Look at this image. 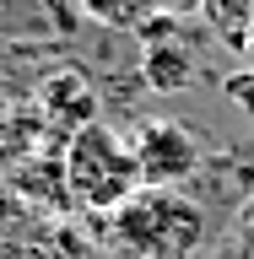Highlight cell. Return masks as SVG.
I'll list each match as a JSON object with an SVG mask.
<instances>
[{
    "mask_svg": "<svg viewBox=\"0 0 254 259\" xmlns=\"http://www.w3.org/2000/svg\"><path fill=\"white\" fill-rule=\"evenodd\" d=\"M227 259H254V254H227Z\"/></svg>",
    "mask_w": 254,
    "mask_h": 259,
    "instance_id": "obj_11",
    "label": "cell"
},
{
    "mask_svg": "<svg viewBox=\"0 0 254 259\" xmlns=\"http://www.w3.org/2000/svg\"><path fill=\"white\" fill-rule=\"evenodd\" d=\"M243 54H254V32H249V44H243Z\"/></svg>",
    "mask_w": 254,
    "mask_h": 259,
    "instance_id": "obj_10",
    "label": "cell"
},
{
    "mask_svg": "<svg viewBox=\"0 0 254 259\" xmlns=\"http://www.w3.org/2000/svg\"><path fill=\"white\" fill-rule=\"evenodd\" d=\"M114 243L130 259H195L206 243V210L178 189H141L114 210Z\"/></svg>",
    "mask_w": 254,
    "mask_h": 259,
    "instance_id": "obj_1",
    "label": "cell"
},
{
    "mask_svg": "<svg viewBox=\"0 0 254 259\" xmlns=\"http://www.w3.org/2000/svg\"><path fill=\"white\" fill-rule=\"evenodd\" d=\"M130 151H135L141 184H152V189H178V184H190L195 167H200L195 135L184 124H173V119H146V124H135Z\"/></svg>",
    "mask_w": 254,
    "mask_h": 259,
    "instance_id": "obj_3",
    "label": "cell"
},
{
    "mask_svg": "<svg viewBox=\"0 0 254 259\" xmlns=\"http://www.w3.org/2000/svg\"><path fill=\"white\" fill-rule=\"evenodd\" d=\"M65 189L70 200L87 210H119L130 194L141 189V167H135V151L114 124L92 119L87 130H76L65 141Z\"/></svg>",
    "mask_w": 254,
    "mask_h": 259,
    "instance_id": "obj_2",
    "label": "cell"
},
{
    "mask_svg": "<svg viewBox=\"0 0 254 259\" xmlns=\"http://www.w3.org/2000/svg\"><path fill=\"white\" fill-rule=\"evenodd\" d=\"M222 92L233 97V108H243L254 119V70H233V76L222 81Z\"/></svg>",
    "mask_w": 254,
    "mask_h": 259,
    "instance_id": "obj_8",
    "label": "cell"
},
{
    "mask_svg": "<svg viewBox=\"0 0 254 259\" xmlns=\"http://www.w3.org/2000/svg\"><path fill=\"white\" fill-rule=\"evenodd\" d=\"M76 11L87 22H97V27H108V32H141L152 6L146 0H76Z\"/></svg>",
    "mask_w": 254,
    "mask_h": 259,
    "instance_id": "obj_7",
    "label": "cell"
},
{
    "mask_svg": "<svg viewBox=\"0 0 254 259\" xmlns=\"http://www.w3.org/2000/svg\"><path fill=\"white\" fill-rule=\"evenodd\" d=\"M146 6H152L157 16H178V22H184V16H200L206 0H146Z\"/></svg>",
    "mask_w": 254,
    "mask_h": 259,
    "instance_id": "obj_9",
    "label": "cell"
},
{
    "mask_svg": "<svg viewBox=\"0 0 254 259\" xmlns=\"http://www.w3.org/2000/svg\"><path fill=\"white\" fill-rule=\"evenodd\" d=\"M141 81L157 97H178L190 92L195 81V54L178 32H162V38H141Z\"/></svg>",
    "mask_w": 254,
    "mask_h": 259,
    "instance_id": "obj_5",
    "label": "cell"
},
{
    "mask_svg": "<svg viewBox=\"0 0 254 259\" xmlns=\"http://www.w3.org/2000/svg\"><path fill=\"white\" fill-rule=\"evenodd\" d=\"M38 113H44V124L54 130L60 141H70L76 130H87L97 119L92 81L81 76V70H49V76L38 81Z\"/></svg>",
    "mask_w": 254,
    "mask_h": 259,
    "instance_id": "obj_4",
    "label": "cell"
},
{
    "mask_svg": "<svg viewBox=\"0 0 254 259\" xmlns=\"http://www.w3.org/2000/svg\"><path fill=\"white\" fill-rule=\"evenodd\" d=\"M200 16H206L211 32H216L222 44H233V49H243L249 32H254V0H206Z\"/></svg>",
    "mask_w": 254,
    "mask_h": 259,
    "instance_id": "obj_6",
    "label": "cell"
}]
</instances>
